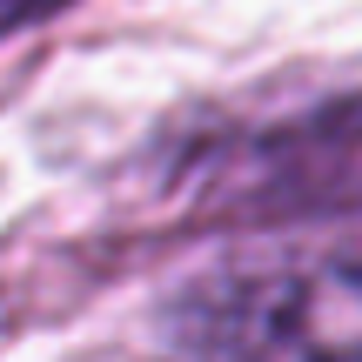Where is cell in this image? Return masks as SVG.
<instances>
[{
    "instance_id": "6da1fadb",
    "label": "cell",
    "mask_w": 362,
    "mask_h": 362,
    "mask_svg": "<svg viewBox=\"0 0 362 362\" xmlns=\"http://www.w3.org/2000/svg\"><path fill=\"white\" fill-rule=\"evenodd\" d=\"M155 362H362V242L282 235L188 269L155 302Z\"/></svg>"
},
{
    "instance_id": "7a4b0ae2",
    "label": "cell",
    "mask_w": 362,
    "mask_h": 362,
    "mask_svg": "<svg viewBox=\"0 0 362 362\" xmlns=\"http://www.w3.org/2000/svg\"><path fill=\"white\" fill-rule=\"evenodd\" d=\"M168 168L175 188L208 202L215 215H362V88L242 121V128H215L175 148Z\"/></svg>"
},
{
    "instance_id": "3957f363",
    "label": "cell",
    "mask_w": 362,
    "mask_h": 362,
    "mask_svg": "<svg viewBox=\"0 0 362 362\" xmlns=\"http://www.w3.org/2000/svg\"><path fill=\"white\" fill-rule=\"evenodd\" d=\"M67 7H81V0H0V40L27 34V27H47V21H61Z\"/></svg>"
}]
</instances>
